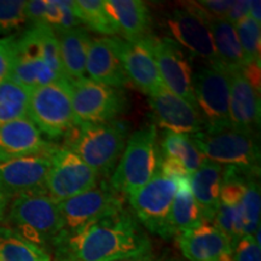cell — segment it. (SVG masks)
Returning a JSON list of instances; mask_svg holds the SVG:
<instances>
[{"label":"cell","instance_id":"obj_1","mask_svg":"<svg viewBox=\"0 0 261 261\" xmlns=\"http://www.w3.org/2000/svg\"><path fill=\"white\" fill-rule=\"evenodd\" d=\"M54 250L55 261H119L150 253L151 242L125 210L74 234H61Z\"/></svg>","mask_w":261,"mask_h":261},{"label":"cell","instance_id":"obj_2","mask_svg":"<svg viewBox=\"0 0 261 261\" xmlns=\"http://www.w3.org/2000/svg\"><path fill=\"white\" fill-rule=\"evenodd\" d=\"M60 47L55 31L47 24H31L15 34L12 83L28 90L63 79Z\"/></svg>","mask_w":261,"mask_h":261},{"label":"cell","instance_id":"obj_3","mask_svg":"<svg viewBox=\"0 0 261 261\" xmlns=\"http://www.w3.org/2000/svg\"><path fill=\"white\" fill-rule=\"evenodd\" d=\"M129 137L125 122H81L64 136V148L76 154L98 177L108 178L115 171Z\"/></svg>","mask_w":261,"mask_h":261},{"label":"cell","instance_id":"obj_4","mask_svg":"<svg viewBox=\"0 0 261 261\" xmlns=\"http://www.w3.org/2000/svg\"><path fill=\"white\" fill-rule=\"evenodd\" d=\"M162 160L156 125L137 129L128 137L121 159L110 177V187L120 195L128 196L159 174Z\"/></svg>","mask_w":261,"mask_h":261},{"label":"cell","instance_id":"obj_5","mask_svg":"<svg viewBox=\"0 0 261 261\" xmlns=\"http://www.w3.org/2000/svg\"><path fill=\"white\" fill-rule=\"evenodd\" d=\"M9 228L24 240L50 253L63 231L58 202L46 192L14 198L6 217Z\"/></svg>","mask_w":261,"mask_h":261},{"label":"cell","instance_id":"obj_6","mask_svg":"<svg viewBox=\"0 0 261 261\" xmlns=\"http://www.w3.org/2000/svg\"><path fill=\"white\" fill-rule=\"evenodd\" d=\"M190 138L210 161L221 166H233L259 175L260 145L256 133L227 128L202 130L191 135Z\"/></svg>","mask_w":261,"mask_h":261},{"label":"cell","instance_id":"obj_7","mask_svg":"<svg viewBox=\"0 0 261 261\" xmlns=\"http://www.w3.org/2000/svg\"><path fill=\"white\" fill-rule=\"evenodd\" d=\"M27 117L50 138L67 135L75 125L69 80L63 77L31 90Z\"/></svg>","mask_w":261,"mask_h":261},{"label":"cell","instance_id":"obj_8","mask_svg":"<svg viewBox=\"0 0 261 261\" xmlns=\"http://www.w3.org/2000/svg\"><path fill=\"white\" fill-rule=\"evenodd\" d=\"M58 210L63 221L61 234L69 236L104 218L125 211V207L122 195L103 180L91 190L58 202Z\"/></svg>","mask_w":261,"mask_h":261},{"label":"cell","instance_id":"obj_9","mask_svg":"<svg viewBox=\"0 0 261 261\" xmlns=\"http://www.w3.org/2000/svg\"><path fill=\"white\" fill-rule=\"evenodd\" d=\"M192 89L204 130L231 128L230 74L220 65H204L192 73Z\"/></svg>","mask_w":261,"mask_h":261},{"label":"cell","instance_id":"obj_10","mask_svg":"<svg viewBox=\"0 0 261 261\" xmlns=\"http://www.w3.org/2000/svg\"><path fill=\"white\" fill-rule=\"evenodd\" d=\"M69 84L75 125L115 121L128 108V99L121 89L94 83L86 76L69 80Z\"/></svg>","mask_w":261,"mask_h":261},{"label":"cell","instance_id":"obj_11","mask_svg":"<svg viewBox=\"0 0 261 261\" xmlns=\"http://www.w3.org/2000/svg\"><path fill=\"white\" fill-rule=\"evenodd\" d=\"M177 188V179L159 173L144 187L127 196L136 219L165 240L171 238L168 220Z\"/></svg>","mask_w":261,"mask_h":261},{"label":"cell","instance_id":"obj_12","mask_svg":"<svg viewBox=\"0 0 261 261\" xmlns=\"http://www.w3.org/2000/svg\"><path fill=\"white\" fill-rule=\"evenodd\" d=\"M139 44L144 45L154 57L166 89L198 110L192 89L191 64L180 45L173 39L159 38L155 34Z\"/></svg>","mask_w":261,"mask_h":261},{"label":"cell","instance_id":"obj_13","mask_svg":"<svg viewBox=\"0 0 261 261\" xmlns=\"http://www.w3.org/2000/svg\"><path fill=\"white\" fill-rule=\"evenodd\" d=\"M51 159L46 191L52 200L65 201L99 184L97 173L69 149L57 148Z\"/></svg>","mask_w":261,"mask_h":261},{"label":"cell","instance_id":"obj_14","mask_svg":"<svg viewBox=\"0 0 261 261\" xmlns=\"http://www.w3.org/2000/svg\"><path fill=\"white\" fill-rule=\"evenodd\" d=\"M207 16L208 14L198 3H188L184 8L172 12L168 28L175 39L174 41L187 48L192 56L205 61L207 65H220Z\"/></svg>","mask_w":261,"mask_h":261},{"label":"cell","instance_id":"obj_15","mask_svg":"<svg viewBox=\"0 0 261 261\" xmlns=\"http://www.w3.org/2000/svg\"><path fill=\"white\" fill-rule=\"evenodd\" d=\"M54 152L29 155L0 162V191L6 201L22 195L47 194V177Z\"/></svg>","mask_w":261,"mask_h":261},{"label":"cell","instance_id":"obj_16","mask_svg":"<svg viewBox=\"0 0 261 261\" xmlns=\"http://www.w3.org/2000/svg\"><path fill=\"white\" fill-rule=\"evenodd\" d=\"M121 62L129 83L140 92L151 96L165 86L154 57L144 45L130 42L119 37L108 38Z\"/></svg>","mask_w":261,"mask_h":261},{"label":"cell","instance_id":"obj_17","mask_svg":"<svg viewBox=\"0 0 261 261\" xmlns=\"http://www.w3.org/2000/svg\"><path fill=\"white\" fill-rule=\"evenodd\" d=\"M148 102L156 123L166 132L191 136L204 130L198 110L166 87L149 96Z\"/></svg>","mask_w":261,"mask_h":261},{"label":"cell","instance_id":"obj_18","mask_svg":"<svg viewBox=\"0 0 261 261\" xmlns=\"http://www.w3.org/2000/svg\"><path fill=\"white\" fill-rule=\"evenodd\" d=\"M58 146L42 138L28 117L0 126V162L29 155L50 154Z\"/></svg>","mask_w":261,"mask_h":261},{"label":"cell","instance_id":"obj_19","mask_svg":"<svg viewBox=\"0 0 261 261\" xmlns=\"http://www.w3.org/2000/svg\"><path fill=\"white\" fill-rule=\"evenodd\" d=\"M260 93L248 83L242 73L230 74V125L231 128L257 133L260 126Z\"/></svg>","mask_w":261,"mask_h":261},{"label":"cell","instance_id":"obj_20","mask_svg":"<svg viewBox=\"0 0 261 261\" xmlns=\"http://www.w3.org/2000/svg\"><path fill=\"white\" fill-rule=\"evenodd\" d=\"M178 246L189 261H221L232 253L227 238L211 223L179 233Z\"/></svg>","mask_w":261,"mask_h":261},{"label":"cell","instance_id":"obj_21","mask_svg":"<svg viewBox=\"0 0 261 261\" xmlns=\"http://www.w3.org/2000/svg\"><path fill=\"white\" fill-rule=\"evenodd\" d=\"M85 71L89 75V79L94 83L114 89H122L130 85L108 38H92Z\"/></svg>","mask_w":261,"mask_h":261},{"label":"cell","instance_id":"obj_22","mask_svg":"<svg viewBox=\"0 0 261 261\" xmlns=\"http://www.w3.org/2000/svg\"><path fill=\"white\" fill-rule=\"evenodd\" d=\"M122 39L142 42L151 35V14L148 5L140 0H104Z\"/></svg>","mask_w":261,"mask_h":261},{"label":"cell","instance_id":"obj_23","mask_svg":"<svg viewBox=\"0 0 261 261\" xmlns=\"http://www.w3.org/2000/svg\"><path fill=\"white\" fill-rule=\"evenodd\" d=\"M221 165L205 160L197 171L189 174V187L195 201L200 205L205 223H213L220 202V191L223 185Z\"/></svg>","mask_w":261,"mask_h":261},{"label":"cell","instance_id":"obj_24","mask_svg":"<svg viewBox=\"0 0 261 261\" xmlns=\"http://www.w3.org/2000/svg\"><path fill=\"white\" fill-rule=\"evenodd\" d=\"M65 79L77 80L86 74L87 52L92 40L90 32L84 27L55 31Z\"/></svg>","mask_w":261,"mask_h":261},{"label":"cell","instance_id":"obj_25","mask_svg":"<svg viewBox=\"0 0 261 261\" xmlns=\"http://www.w3.org/2000/svg\"><path fill=\"white\" fill-rule=\"evenodd\" d=\"M218 62L228 74L241 73L247 65L236 28L226 19L207 16Z\"/></svg>","mask_w":261,"mask_h":261},{"label":"cell","instance_id":"obj_26","mask_svg":"<svg viewBox=\"0 0 261 261\" xmlns=\"http://www.w3.org/2000/svg\"><path fill=\"white\" fill-rule=\"evenodd\" d=\"M178 188L169 213V233L177 237L179 233L192 230L204 224V218L189 187V179H177Z\"/></svg>","mask_w":261,"mask_h":261},{"label":"cell","instance_id":"obj_27","mask_svg":"<svg viewBox=\"0 0 261 261\" xmlns=\"http://www.w3.org/2000/svg\"><path fill=\"white\" fill-rule=\"evenodd\" d=\"M0 261H52L51 254L9 227H0Z\"/></svg>","mask_w":261,"mask_h":261},{"label":"cell","instance_id":"obj_28","mask_svg":"<svg viewBox=\"0 0 261 261\" xmlns=\"http://www.w3.org/2000/svg\"><path fill=\"white\" fill-rule=\"evenodd\" d=\"M160 146L163 158L175 159L180 161L187 168L189 174L197 171L207 160L188 135L165 132V137Z\"/></svg>","mask_w":261,"mask_h":261},{"label":"cell","instance_id":"obj_29","mask_svg":"<svg viewBox=\"0 0 261 261\" xmlns=\"http://www.w3.org/2000/svg\"><path fill=\"white\" fill-rule=\"evenodd\" d=\"M75 6L81 23L87 28L108 38L117 37L119 28L106 8L104 0H76Z\"/></svg>","mask_w":261,"mask_h":261},{"label":"cell","instance_id":"obj_30","mask_svg":"<svg viewBox=\"0 0 261 261\" xmlns=\"http://www.w3.org/2000/svg\"><path fill=\"white\" fill-rule=\"evenodd\" d=\"M29 93L31 90L12 81L0 84V126L27 117Z\"/></svg>","mask_w":261,"mask_h":261},{"label":"cell","instance_id":"obj_31","mask_svg":"<svg viewBox=\"0 0 261 261\" xmlns=\"http://www.w3.org/2000/svg\"><path fill=\"white\" fill-rule=\"evenodd\" d=\"M260 187L256 178H252L248 181L247 189L241 201L244 236H255L257 231H260Z\"/></svg>","mask_w":261,"mask_h":261},{"label":"cell","instance_id":"obj_32","mask_svg":"<svg viewBox=\"0 0 261 261\" xmlns=\"http://www.w3.org/2000/svg\"><path fill=\"white\" fill-rule=\"evenodd\" d=\"M238 40L242 47L247 64L253 62H260L261 47V25L256 21L247 16L240 23L234 25Z\"/></svg>","mask_w":261,"mask_h":261},{"label":"cell","instance_id":"obj_33","mask_svg":"<svg viewBox=\"0 0 261 261\" xmlns=\"http://www.w3.org/2000/svg\"><path fill=\"white\" fill-rule=\"evenodd\" d=\"M24 0H0V35L11 34L25 23Z\"/></svg>","mask_w":261,"mask_h":261},{"label":"cell","instance_id":"obj_34","mask_svg":"<svg viewBox=\"0 0 261 261\" xmlns=\"http://www.w3.org/2000/svg\"><path fill=\"white\" fill-rule=\"evenodd\" d=\"M233 261H261L260 243L254 236H243L232 249Z\"/></svg>","mask_w":261,"mask_h":261},{"label":"cell","instance_id":"obj_35","mask_svg":"<svg viewBox=\"0 0 261 261\" xmlns=\"http://www.w3.org/2000/svg\"><path fill=\"white\" fill-rule=\"evenodd\" d=\"M15 34L0 38V84L10 80L14 63Z\"/></svg>","mask_w":261,"mask_h":261},{"label":"cell","instance_id":"obj_36","mask_svg":"<svg viewBox=\"0 0 261 261\" xmlns=\"http://www.w3.org/2000/svg\"><path fill=\"white\" fill-rule=\"evenodd\" d=\"M58 9H60V21L54 31H65L81 27V21L77 16V10L75 6V2L71 0H56Z\"/></svg>","mask_w":261,"mask_h":261},{"label":"cell","instance_id":"obj_37","mask_svg":"<svg viewBox=\"0 0 261 261\" xmlns=\"http://www.w3.org/2000/svg\"><path fill=\"white\" fill-rule=\"evenodd\" d=\"M46 14V0H31L25 3L24 16L25 23L31 24H46L45 23Z\"/></svg>","mask_w":261,"mask_h":261},{"label":"cell","instance_id":"obj_38","mask_svg":"<svg viewBox=\"0 0 261 261\" xmlns=\"http://www.w3.org/2000/svg\"><path fill=\"white\" fill-rule=\"evenodd\" d=\"M197 3L208 15L219 19H226L228 10L232 4V2L230 0L228 2L227 0H203V2Z\"/></svg>","mask_w":261,"mask_h":261},{"label":"cell","instance_id":"obj_39","mask_svg":"<svg viewBox=\"0 0 261 261\" xmlns=\"http://www.w3.org/2000/svg\"><path fill=\"white\" fill-rule=\"evenodd\" d=\"M160 173L174 179L189 177V172L184 167V165L180 161H178V160L169 158H163Z\"/></svg>","mask_w":261,"mask_h":261},{"label":"cell","instance_id":"obj_40","mask_svg":"<svg viewBox=\"0 0 261 261\" xmlns=\"http://www.w3.org/2000/svg\"><path fill=\"white\" fill-rule=\"evenodd\" d=\"M249 0H238V2H232V4L228 10L226 21L230 22L231 24L236 25L240 23L242 19L247 16H249Z\"/></svg>","mask_w":261,"mask_h":261},{"label":"cell","instance_id":"obj_41","mask_svg":"<svg viewBox=\"0 0 261 261\" xmlns=\"http://www.w3.org/2000/svg\"><path fill=\"white\" fill-rule=\"evenodd\" d=\"M260 9H261L260 0H253V2L249 3V16L254 19V21H256L257 23H260L261 21Z\"/></svg>","mask_w":261,"mask_h":261},{"label":"cell","instance_id":"obj_42","mask_svg":"<svg viewBox=\"0 0 261 261\" xmlns=\"http://www.w3.org/2000/svg\"><path fill=\"white\" fill-rule=\"evenodd\" d=\"M119 261H175L173 259H159V257H155L154 255L148 253L145 255L137 256V257H130V259H125V260H119Z\"/></svg>","mask_w":261,"mask_h":261},{"label":"cell","instance_id":"obj_43","mask_svg":"<svg viewBox=\"0 0 261 261\" xmlns=\"http://www.w3.org/2000/svg\"><path fill=\"white\" fill-rule=\"evenodd\" d=\"M6 205H8V201L3 195V192L0 191V223L4 220L5 218V211H6Z\"/></svg>","mask_w":261,"mask_h":261}]
</instances>
